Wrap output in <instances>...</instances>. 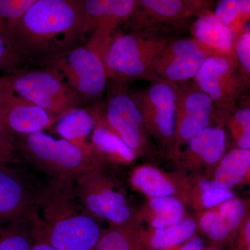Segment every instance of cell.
<instances>
[{
    "label": "cell",
    "instance_id": "d590c367",
    "mask_svg": "<svg viewBox=\"0 0 250 250\" xmlns=\"http://www.w3.org/2000/svg\"><path fill=\"white\" fill-rule=\"evenodd\" d=\"M203 247L204 243L201 238L199 237H194L186 242L183 246L177 250H202Z\"/></svg>",
    "mask_w": 250,
    "mask_h": 250
},
{
    "label": "cell",
    "instance_id": "ffe728a7",
    "mask_svg": "<svg viewBox=\"0 0 250 250\" xmlns=\"http://www.w3.org/2000/svg\"><path fill=\"white\" fill-rule=\"evenodd\" d=\"M89 144L90 150L101 162L105 159H108L130 163L134 161L136 157L134 153L103 121L102 106L96 126L90 137Z\"/></svg>",
    "mask_w": 250,
    "mask_h": 250
},
{
    "label": "cell",
    "instance_id": "7c38bea8",
    "mask_svg": "<svg viewBox=\"0 0 250 250\" xmlns=\"http://www.w3.org/2000/svg\"><path fill=\"white\" fill-rule=\"evenodd\" d=\"M75 189L81 205L95 218L122 225L131 218V210L125 197L108 186L101 170L90 172L77 179Z\"/></svg>",
    "mask_w": 250,
    "mask_h": 250
},
{
    "label": "cell",
    "instance_id": "f1b7e54d",
    "mask_svg": "<svg viewBox=\"0 0 250 250\" xmlns=\"http://www.w3.org/2000/svg\"><path fill=\"white\" fill-rule=\"evenodd\" d=\"M228 125L238 148L250 149V108L247 106L231 112Z\"/></svg>",
    "mask_w": 250,
    "mask_h": 250
},
{
    "label": "cell",
    "instance_id": "30bf717a",
    "mask_svg": "<svg viewBox=\"0 0 250 250\" xmlns=\"http://www.w3.org/2000/svg\"><path fill=\"white\" fill-rule=\"evenodd\" d=\"M131 93L146 130L164 141L174 139L177 84L154 80L145 89Z\"/></svg>",
    "mask_w": 250,
    "mask_h": 250
},
{
    "label": "cell",
    "instance_id": "5bb4252c",
    "mask_svg": "<svg viewBox=\"0 0 250 250\" xmlns=\"http://www.w3.org/2000/svg\"><path fill=\"white\" fill-rule=\"evenodd\" d=\"M57 118L15 93L4 77L0 80V122L13 139L48 129Z\"/></svg>",
    "mask_w": 250,
    "mask_h": 250
},
{
    "label": "cell",
    "instance_id": "1f68e13d",
    "mask_svg": "<svg viewBox=\"0 0 250 250\" xmlns=\"http://www.w3.org/2000/svg\"><path fill=\"white\" fill-rule=\"evenodd\" d=\"M200 188L202 204L206 207L220 205L233 197L231 189L224 187L215 181H202Z\"/></svg>",
    "mask_w": 250,
    "mask_h": 250
},
{
    "label": "cell",
    "instance_id": "6da1fadb",
    "mask_svg": "<svg viewBox=\"0 0 250 250\" xmlns=\"http://www.w3.org/2000/svg\"><path fill=\"white\" fill-rule=\"evenodd\" d=\"M90 31L83 0H36L6 35L26 62L44 65L84 45Z\"/></svg>",
    "mask_w": 250,
    "mask_h": 250
},
{
    "label": "cell",
    "instance_id": "44dd1931",
    "mask_svg": "<svg viewBox=\"0 0 250 250\" xmlns=\"http://www.w3.org/2000/svg\"><path fill=\"white\" fill-rule=\"evenodd\" d=\"M226 147V133L220 126H209L188 141L187 153L207 164H214L223 157Z\"/></svg>",
    "mask_w": 250,
    "mask_h": 250
},
{
    "label": "cell",
    "instance_id": "5b68a950",
    "mask_svg": "<svg viewBox=\"0 0 250 250\" xmlns=\"http://www.w3.org/2000/svg\"><path fill=\"white\" fill-rule=\"evenodd\" d=\"M4 77L18 95L45 110L57 120L82 104L62 75L52 67L34 70L22 67L6 72Z\"/></svg>",
    "mask_w": 250,
    "mask_h": 250
},
{
    "label": "cell",
    "instance_id": "ba28073f",
    "mask_svg": "<svg viewBox=\"0 0 250 250\" xmlns=\"http://www.w3.org/2000/svg\"><path fill=\"white\" fill-rule=\"evenodd\" d=\"M102 118L108 127L137 155L146 144V126L126 85H112L102 103Z\"/></svg>",
    "mask_w": 250,
    "mask_h": 250
},
{
    "label": "cell",
    "instance_id": "4316f807",
    "mask_svg": "<svg viewBox=\"0 0 250 250\" xmlns=\"http://www.w3.org/2000/svg\"><path fill=\"white\" fill-rule=\"evenodd\" d=\"M149 207L156 215L152 222V228L156 230L173 226L183 218V205L174 197L152 198L149 202Z\"/></svg>",
    "mask_w": 250,
    "mask_h": 250
},
{
    "label": "cell",
    "instance_id": "d4e9b609",
    "mask_svg": "<svg viewBox=\"0 0 250 250\" xmlns=\"http://www.w3.org/2000/svg\"><path fill=\"white\" fill-rule=\"evenodd\" d=\"M34 243L32 225L29 222L0 227V250H31Z\"/></svg>",
    "mask_w": 250,
    "mask_h": 250
},
{
    "label": "cell",
    "instance_id": "277c9868",
    "mask_svg": "<svg viewBox=\"0 0 250 250\" xmlns=\"http://www.w3.org/2000/svg\"><path fill=\"white\" fill-rule=\"evenodd\" d=\"M171 40L154 31H129L112 37L103 55L108 82L126 85L135 80L147 81L156 57Z\"/></svg>",
    "mask_w": 250,
    "mask_h": 250
},
{
    "label": "cell",
    "instance_id": "ac0fdd59",
    "mask_svg": "<svg viewBox=\"0 0 250 250\" xmlns=\"http://www.w3.org/2000/svg\"><path fill=\"white\" fill-rule=\"evenodd\" d=\"M101 103L87 108L77 107L64 113L55 123L56 132L72 144L90 149L87 138L92 134L101 111Z\"/></svg>",
    "mask_w": 250,
    "mask_h": 250
},
{
    "label": "cell",
    "instance_id": "f546056e",
    "mask_svg": "<svg viewBox=\"0 0 250 250\" xmlns=\"http://www.w3.org/2000/svg\"><path fill=\"white\" fill-rule=\"evenodd\" d=\"M36 0H0V31L6 34Z\"/></svg>",
    "mask_w": 250,
    "mask_h": 250
},
{
    "label": "cell",
    "instance_id": "2e32d148",
    "mask_svg": "<svg viewBox=\"0 0 250 250\" xmlns=\"http://www.w3.org/2000/svg\"><path fill=\"white\" fill-rule=\"evenodd\" d=\"M91 31L86 45L103 57L117 27L127 22L136 0H83Z\"/></svg>",
    "mask_w": 250,
    "mask_h": 250
},
{
    "label": "cell",
    "instance_id": "e575fe53",
    "mask_svg": "<svg viewBox=\"0 0 250 250\" xmlns=\"http://www.w3.org/2000/svg\"><path fill=\"white\" fill-rule=\"evenodd\" d=\"M0 150L14 153L17 152V147L14 139L6 131L1 122H0Z\"/></svg>",
    "mask_w": 250,
    "mask_h": 250
},
{
    "label": "cell",
    "instance_id": "9c48e42d",
    "mask_svg": "<svg viewBox=\"0 0 250 250\" xmlns=\"http://www.w3.org/2000/svg\"><path fill=\"white\" fill-rule=\"evenodd\" d=\"M211 54L192 38L171 40L154 59L147 81L181 84L193 80Z\"/></svg>",
    "mask_w": 250,
    "mask_h": 250
},
{
    "label": "cell",
    "instance_id": "74e56055",
    "mask_svg": "<svg viewBox=\"0 0 250 250\" xmlns=\"http://www.w3.org/2000/svg\"><path fill=\"white\" fill-rule=\"evenodd\" d=\"M31 250H59L44 243L35 242Z\"/></svg>",
    "mask_w": 250,
    "mask_h": 250
},
{
    "label": "cell",
    "instance_id": "60d3db41",
    "mask_svg": "<svg viewBox=\"0 0 250 250\" xmlns=\"http://www.w3.org/2000/svg\"><path fill=\"white\" fill-rule=\"evenodd\" d=\"M0 80H1V77H0Z\"/></svg>",
    "mask_w": 250,
    "mask_h": 250
},
{
    "label": "cell",
    "instance_id": "4fadbf2b",
    "mask_svg": "<svg viewBox=\"0 0 250 250\" xmlns=\"http://www.w3.org/2000/svg\"><path fill=\"white\" fill-rule=\"evenodd\" d=\"M237 67L232 57L212 56L204 62L192 82L222 113L232 109L239 95L241 82L237 75Z\"/></svg>",
    "mask_w": 250,
    "mask_h": 250
},
{
    "label": "cell",
    "instance_id": "cb8c5ba5",
    "mask_svg": "<svg viewBox=\"0 0 250 250\" xmlns=\"http://www.w3.org/2000/svg\"><path fill=\"white\" fill-rule=\"evenodd\" d=\"M131 183L147 196L169 197L174 194V188L159 170L149 166L139 167L134 171Z\"/></svg>",
    "mask_w": 250,
    "mask_h": 250
},
{
    "label": "cell",
    "instance_id": "8d00e7d4",
    "mask_svg": "<svg viewBox=\"0 0 250 250\" xmlns=\"http://www.w3.org/2000/svg\"><path fill=\"white\" fill-rule=\"evenodd\" d=\"M0 161L6 163V164H16L19 161L17 154L14 153L5 152V151L0 150Z\"/></svg>",
    "mask_w": 250,
    "mask_h": 250
},
{
    "label": "cell",
    "instance_id": "7a4b0ae2",
    "mask_svg": "<svg viewBox=\"0 0 250 250\" xmlns=\"http://www.w3.org/2000/svg\"><path fill=\"white\" fill-rule=\"evenodd\" d=\"M80 204L75 182L54 179L39 194L31 224L34 241L59 250H95L103 232L96 218Z\"/></svg>",
    "mask_w": 250,
    "mask_h": 250
},
{
    "label": "cell",
    "instance_id": "7402d4cb",
    "mask_svg": "<svg viewBox=\"0 0 250 250\" xmlns=\"http://www.w3.org/2000/svg\"><path fill=\"white\" fill-rule=\"evenodd\" d=\"M250 175V149H233L220 161L215 181L230 189L242 183Z\"/></svg>",
    "mask_w": 250,
    "mask_h": 250
},
{
    "label": "cell",
    "instance_id": "52a82bcc",
    "mask_svg": "<svg viewBox=\"0 0 250 250\" xmlns=\"http://www.w3.org/2000/svg\"><path fill=\"white\" fill-rule=\"evenodd\" d=\"M210 0H136L134 11L127 21L130 31L160 33L180 29L192 20L210 11Z\"/></svg>",
    "mask_w": 250,
    "mask_h": 250
},
{
    "label": "cell",
    "instance_id": "ab89813d",
    "mask_svg": "<svg viewBox=\"0 0 250 250\" xmlns=\"http://www.w3.org/2000/svg\"><path fill=\"white\" fill-rule=\"evenodd\" d=\"M248 107H250V101H249V104H248Z\"/></svg>",
    "mask_w": 250,
    "mask_h": 250
},
{
    "label": "cell",
    "instance_id": "3957f363",
    "mask_svg": "<svg viewBox=\"0 0 250 250\" xmlns=\"http://www.w3.org/2000/svg\"><path fill=\"white\" fill-rule=\"evenodd\" d=\"M18 151L27 160L57 180L75 182L82 176L101 170L102 162L90 149L44 131L15 138Z\"/></svg>",
    "mask_w": 250,
    "mask_h": 250
},
{
    "label": "cell",
    "instance_id": "4dcf8cb0",
    "mask_svg": "<svg viewBox=\"0 0 250 250\" xmlns=\"http://www.w3.org/2000/svg\"><path fill=\"white\" fill-rule=\"evenodd\" d=\"M26 62L8 36L0 31V70L6 72L22 67Z\"/></svg>",
    "mask_w": 250,
    "mask_h": 250
},
{
    "label": "cell",
    "instance_id": "8992f818",
    "mask_svg": "<svg viewBox=\"0 0 250 250\" xmlns=\"http://www.w3.org/2000/svg\"><path fill=\"white\" fill-rule=\"evenodd\" d=\"M57 70L82 104L100 103L108 82L101 54L86 43L42 65Z\"/></svg>",
    "mask_w": 250,
    "mask_h": 250
},
{
    "label": "cell",
    "instance_id": "d6986e66",
    "mask_svg": "<svg viewBox=\"0 0 250 250\" xmlns=\"http://www.w3.org/2000/svg\"><path fill=\"white\" fill-rule=\"evenodd\" d=\"M245 206L239 199L231 198L220 204L216 210H210L202 215L200 225L210 239L222 241L241 224L244 217Z\"/></svg>",
    "mask_w": 250,
    "mask_h": 250
},
{
    "label": "cell",
    "instance_id": "e0dca14e",
    "mask_svg": "<svg viewBox=\"0 0 250 250\" xmlns=\"http://www.w3.org/2000/svg\"><path fill=\"white\" fill-rule=\"evenodd\" d=\"M192 39L212 56L233 57L235 39L231 29L212 10L194 20L190 25Z\"/></svg>",
    "mask_w": 250,
    "mask_h": 250
},
{
    "label": "cell",
    "instance_id": "9a60e30c",
    "mask_svg": "<svg viewBox=\"0 0 250 250\" xmlns=\"http://www.w3.org/2000/svg\"><path fill=\"white\" fill-rule=\"evenodd\" d=\"M215 110L211 100L192 82L177 85L174 135L176 147L209 127Z\"/></svg>",
    "mask_w": 250,
    "mask_h": 250
},
{
    "label": "cell",
    "instance_id": "83f0119b",
    "mask_svg": "<svg viewBox=\"0 0 250 250\" xmlns=\"http://www.w3.org/2000/svg\"><path fill=\"white\" fill-rule=\"evenodd\" d=\"M95 250H146L134 231L127 228L109 229L102 234Z\"/></svg>",
    "mask_w": 250,
    "mask_h": 250
},
{
    "label": "cell",
    "instance_id": "603a6c76",
    "mask_svg": "<svg viewBox=\"0 0 250 250\" xmlns=\"http://www.w3.org/2000/svg\"><path fill=\"white\" fill-rule=\"evenodd\" d=\"M196 229V224L192 219H184L177 225L156 230L148 241L152 250H170L191 238Z\"/></svg>",
    "mask_w": 250,
    "mask_h": 250
},
{
    "label": "cell",
    "instance_id": "836d02e7",
    "mask_svg": "<svg viewBox=\"0 0 250 250\" xmlns=\"http://www.w3.org/2000/svg\"><path fill=\"white\" fill-rule=\"evenodd\" d=\"M233 250H250V216L245 222Z\"/></svg>",
    "mask_w": 250,
    "mask_h": 250
},
{
    "label": "cell",
    "instance_id": "8fae6325",
    "mask_svg": "<svg viewBox=\"0 0 250 250\" xmlns=\"http://www.w3.org/2000/svg\"><path fill=\"white\" fill-rule=\"evenodd\" d=\"M39 193L19 171L0 161V227L21 221L34 223Z\"/></svg>",
    "mask_w": 250,
    "mask_h": 250
},
{
    "label": "cell",
    "instance_id": "d6a6232c",
    "mask_svg": "<svg viewBox=\"0 0 250 250\" xmlns=\"http://www.w3.org/2000/svg\"><path fill=\"white\" fill-rule=\"evenodd\" d=\"M233 57L243 76L250 82V31H242L236 36Z\"/></svg>",
    "mask_w": 250,
    "mask_h": 250
},
{
    "label": "cell",
    "instance_id": "484cf974",
    "mask_svg": "<svg viewBox=\"0 0 250 250\" xmlns=\"http://www.w3.org/2000/svg\"><path fill=\"white\" fill-rule=\"evenodd\" d=\"M213 12L238 36L242 32L243 23L250 19V0H220Z\"/></svg>",
    "mask_w": 250,
    "mask_h": 250
},
{
    "label": "cell",
    "instance_id": "f35d334b",
    "mask_svg": "<svg viewBox=\"0 0 250 250\" xmlns=\"http://www.w3.org/2000/svg\"><path fill=\"white\" fill-rule=\"evenodd\" d=\"M222 250L218 249V248H207V249H205V250Z\"/></svg>",
    "mask_w": 250,
    "mask_h": 250
}]
</instances>
